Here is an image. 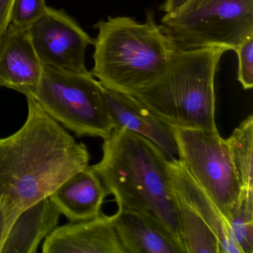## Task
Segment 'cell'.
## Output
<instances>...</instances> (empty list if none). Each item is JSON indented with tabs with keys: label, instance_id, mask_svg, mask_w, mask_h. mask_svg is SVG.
Listing matches in <instances>:
<instances>
[{
	"label": "cell",
	"instance_id": "6da1fadb",
	"mask_svg": "<svg viewBox=\"0 0 253 253\" xmlns=\"http://www.w3.org/2000/svg\"><path fill=\"white\" fill-rule=\"evenodd\" d=\"M23 126L0 138V210L11 220L49 197L75 173L88 167L90 155L64 126L26 97Z\"/></svg>",
	"mask_w": 253,
	"mask_h": 253
},
{
	"label": "cell",
	"instance_id": "7a4b0ae2",
	"mask_svg": "<svg viewBox=\"0 0 253 253\" xmlns=\"http://www.w3.org/2000/svg\"><path fill=\"white\" fill-rule=\"evenodd\" d=\"M102 149L100 162L90 167L108 195H113L118 207L158 220L184 249L177 198L162 152L150 140L126 128L114 129L104 139Z\"/></svg>",
	"mask_w": 253,
	"mask_h": 253
},
{
	"label": "cell",
	"instance_id": "3957f363",
	"mask_svg": "<svg viewBox=\"0 0 253 253\" xmlns=\"http://www.w3.org/2000/svg\"><path fill=\"white\" fill-rule=\"evenodd\" d=\"M94 28L98 35L91 74L108 89L136 95L164 75L175 53L152 11L143 23L109 17Z\"/></svg>",
	"mask_w": 253,
	"mask_h": 253
},
{
	"label": "cell",
	"instance_id": "277c9868",
	"mask_svg": "<svg viewBox=\"0 0 253 253\" xmlns=\"http://www.w3.org/2000/svg\"><path fill=\"white\" fill-rule=\"evenodd\" d=\"M226 51L208 48L175 52L164 75L134 97L173 128L218 131L214 78Z\"/></svg>",
	"mask_w": 253,
	"mask_h": 253
},
{
	"label": "cell",
	"instance_id": "5b68a950",
	"mask_svg": "<svg viewBox=\"0 0 253 253\" xmlns=\"http://www.w3.org/2000/svg\"><path fill=\"white\" fill-rule=\"evenodd\" d=\"M175 52L238 48L253 36V0H189L159 25Z\"/></svg>",
	"mask_w": 253,
	"mask_h": 253
},
{
	"label": "cell",
	"instance_id": "8992f818",
	"mask_svg": "<svg viewBox=\"0 0 253 253\" xmlns=\"http://www.w3.org/2000/svg\"><path fill=\"white\" fill-rule=\"evenodd\" d=\"M30 97L53 119L79 137L104 140L114 130L103 86L91 72L43 66L39 84Z\"/></svg>",
	"mask_w": 253,
	"mask_h": 253
},
{
	"label": "cell",
	"instance_id": "52a82bcc",
	"mask_svg": "<svg viewBox=\"0 0 253 253\" xmlns=\"http://www.w3.org/2000/svg\"><path fill=\"white\" fill-rule=\"evenodd\" d=\"M178 160L229 222L242 186L218 131L173 128Z\"/></svg>",
	"mask_w": 253,
	"mask_h": 253
},
{
	"label": "cell",
	"instance_id": "ba28073f",
	"mask_svg": "<svg viewBox=\"0 0 253 253\" xmlns=\"http://www.w3.org/2000/svg\"><path fill=\"white\" fill-rule=\"evenodd\" d=\"M29 34L43 66L78 73L88 72L85 50L94 45V40L64 11L47 7L31 26Z\"/></svg>",
	"mask_w": 253,
	"mask_h": 253
},
{
	"label": "cell",
	"instance_id": "9c48e42d",
	"mask_svg": "<svg viewBox=\"0 0 253 253\" xmlns=\"http://www.w3.org/2000/svg\"><path fill=\"white\" fill-rule=\"evenodd\" d=\"M43 253H127L112 223L100 213L88 220L56 227L42 244Z\"/></svg>",
	"mask_w": 253,
	"mask_h": 253
},
{
	"label": "cell",
	"instance_id": "30bf717a",
	"mask_svg": "<svg viewBox=\"0 0 253 253\" xmlns=\"http://www.w3.org/2000/svg\"><path fill=\"white\" fill-rule=\"evenodd\" d=\"M42 67L29 29L8 25L0 35V87L12 88L30 97L39 84Z\"/></svg>",
	"mask_w": 253,
	"mask_h": 253
},
{
	"label": "cell",
	"instance_id": "8fae6325",
	"mask_svg": "<svg viewBox=\"0 0 253 253\" xmlns=\"http://www.w3.org/2000/svg\"><path fill=\"white\" fill-rule=\"evenodd\" d=\"M114 129L126 128L154 143L167 160L178 155L171 127L160 120L134 96L103 87Z\"/></svg>",
	"mask_w": 253,
	"mask_h": 253
},
{
	"label": "cell",
	"instance_id": "7c38bea8",
	"mask_svg": "<svg viewBox=\"0 0 253 253\" xmlns=\"http://www.w3.org/2000/svg\"><path fill=\"white\" fill-rule=\"evenodd\" d=\"M112 220L127 253H185L161 223L144 213L118 207Z\"/></svg>",
	"mask_w": 253,
	"mask_h": 253
},
{
	"label": "cell",
	"instance_id": "4fadbf2b",
	"mask_svg": "<svg viewBox=\"0 0 253 253\" xmlns=\"http://www.w3.org/2000/svg\"><path fill=\"white\" fill-rule=\"evenodd\" d=\"M107 195L101 180L88 166L63 182L49 198L69 221L78 222L99 215Z\"/></svg>",
	"mask_w": 253,
	"mask_h": 253
},
{
	"label": "cell",
	"instance_id": "5bb4252c",
	"mask_svg": "<svg viewBox=\"0 0 253 253\" xmlns=\"http://www.w3.org/2000/svg\"><path fill=\"white\" fill-rule=\"evenodd\" d=\"M174 192L211 228L220 244V253H242L232 238L229 222L177 158L167 160Z\"/></svg>",
	"mask_w": 253,
	"mask_h": 253
},
{
	"label": "cell",
	"instance_id": "9a60e30c",
	"mask_svg": "<svg viewBox=\"0 0 253 253\" xmlns=\"http://www.w3.org/2000/svg\"><path fill=\"white\" fill-rule=\"evenodd\" d=\"M60 211L49 197L25 209L13 222L0 253H35L56 227Z\"/></svg>",
	"mask_w": 253,
	"mask_h": 253
},
{
	"label": "cell",
	"instance_id": "2e32d148",
	"mask_svg": "<svg viewBox=\"0 0 253 253\" xmlns=\"http://www.w3.org/2000/svg\"><path fill=\"white\" fill-rule=\"evenodd\" d=\"M176 196L180 235L186 253H220L218 239L211 228L177 194Z\"/></svg>",
	"mask_w": 253,
	"mask_h": 253
},
{
	"label": "cell",
	"instance_id": "e0dca14e",
	"mask_svg": "<svg viewBox=\"0 0 253 253\" xmlns=\"http://www.w3.org/2000/svg\"><path fill=\"white\" fill-rule=\"evenodd\" d=\"M242 188L253 189V116L250 115L226 139Z\"/></svg>",
	"mask_w": 253,
	"mask_h": 253
},
{
	"label": "cell",
	"instance_id": "ac0fdd59",
	"mask_svg": "<svg viewBox=\"0 0 253 253\" xmlns=\"http://www.w3.org/2000/svg\"><path fill=\"white\" fill-rule=\"evenodd\" d=\"M229 224L241 253H253V189L242 188Z\"/></svg>",
	"mask_w": 253,
	"mask_h": 253
},
{
	"label": "cell",
	"instance_id": "d6986e66",
	"mask_svg": "<svg viewBox=\"0 0 253 253\" xmlns=\"http://www.w3.org/2000/svg\"><path fill=\"white\" fill-rule=\"evenodd\" d=\"M47 8L45 0H13L9 24L21 29H29Z\"/></svg>",
	"mask_w": 253,
	"mask_h": 253
},
{
	"label": "cell",
	"instance_id": "ffe728a7",
	"mask_svg": "<svg viewBox=\"0 0 253 253\" xmlns=\"http://www.w3.org/2000/svg\"><path fill=\"white\" fill-rule=\"evenodd\" d=\"M238 54V80L245 90L253 87V36L234 50Z\"/></svg>",
	"mask_w": 253,
	"mask_h": 253
},
{
	"label": "cell",
	"instance_id": "44dd1931",
	"mask_svg": "<svg viewBox=\"0 0 253 253\" xmlns=\"http://www.w3.org/2000/svg\"><path fill=\"white\" fill-rule=\"evenodd\" d=\"M13 0H0V35L9 25L10 11Z\"/></svg>",
	"mask_w": 253,
	"mask_h": 253
},
{
	"label": "cell",
	"instance_id": "7402d4cb",
	"mask_svg": "<svg viewBox=\"0 0 253 253\" xmlns=\"http://www.w3.org/2000/svg\"><path fill=\"white\" fill-rule=\"evenodd\" d=\"M189 1V0H166L164 3L160 7V10L165 13V14H171L178 11Z\"/></svg>",
	"mask_w": 253,
	"mask_h": 253
},
{
	"label": "cell",
	"instance_id": "603a6c76",
	"mask_svg": "<svg viewBox=\"0 0 253 253\" xmlns=\"http://www.w3.org/2000/svg\"><path fill=\"white\" fill-rule=\"evenodd\" d=\"M13 222L14 220L8 218L5 215V213L2 210H0V251H1V248L3 244L4 240H5Z\"/></svg>",
	"mask_w": 253,
	"mask_h": 253
}]
</instances>
